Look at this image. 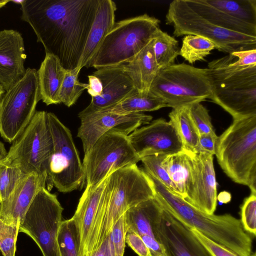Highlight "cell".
Returning a JSON list of instances; mask_svg holds the SVG:
<instances>
[{"mask_svg": "<svg viewBox=\"0 0 256 256\" xmlns=\"http://www.w3.org/2000/svg\"><path fill=\"white\" fill-rule=\"evenodd\" d=\"M162 210L155 196L130 208L124 214L126 232L132 231L140 236H148L156 240V228Z\"/></svg>", "mask_w": 256, "mask_h": 256, "instance_id": "23", "label": "cell"}, {"mask_svg": "<svg viewBox=\"0 0 256 256\" xmlns=\"http://www.w3.org/2000/svg\"><path fill=\"white\" fill-rule=\"evenodd\" d=\"M140 161L128 135L114 130L106 132L84 154L82 164L86 186H96L115 170Z\"/></svg>", "mask_w": 256, "mask_h": 256, "instance_id": "13", "label": "cell"}, {"mask_svg": "<svg viewBox=\"0 0 256 256\" xmlns=\"http://www.w3.org/2000/svg\"><path fill=\"white\" fill-rule=\"evenodd\" d=\"M20 224H7L0 219V250L3 256H15Z\"/></svg>", "mask_w": 256, "mask_h": 256, "instance_id": "37", "label": "cell"}, {"mask_svg": "<svg viewBox=\"0 0 256 256\" xmlns=\"http://www.w3.org/2000/svg\"><path fill=\"white\" fill-rule=\"evenodd\" d=\"M190 230L212 256H240L234 252L208 238L196 230ZM250 256H256V254L254 252Z\"/></svg>", "mask_w": 256, "mask_h": 256, "instance_id": "41", "label": "cell"}, {"mask_svg": "<svg viewBox=\"0 0 256 256\" xmlns=\"http://www.w3.org/2000/svg\"><path fill=\"white\" fill-rule=\"evenodd\" d=\"M164 156L155 154L142 158L140 161L144 166L143 169L158 180L174 194L180 196L176 186L170 179L166 170L161 164Z\"/></svg>", "mask_w": 256, "mask_h": 256, "instance_id": "35", "label": "cell"}, {"mask_svg": "<svg viewBox=\"0 0 256 256\" xmlns=\"http://www.w3.org/2000/svg\"><path fill=\"white\" fill-rule=\"evenodd\" d=\"M126 234L124 214L113 226L108 236L111 250L114 256H124L126 244Z\"/></svg>", "mask_w": 256, "mask_h": 256, "instance_id": "40", "label": "cell"}, {"mask_svg": "<svg viewBox=\"0 0 256 256\" xmlns=\"http://www.w3.org/2000/svg\"><path fill=\"white\" fill-rule=\"evenodd\" d=\"M176 186L180 196L185 198L189 176V164L186 150L164 156L161 162Z\"/></svg>", "mask_w": 256, "mask_h": 256, "instance_id": "29", "label": "cell"}, {"mask_svg": "<svg viewBox=\"0 0 256 256\" xmlns=\"http://www.w3.org/2000/svg\"><path fill=\"white\" fill-rule=\"evenodd\" d=\"M5 92L6 91L3 88V87L1 86V84H0V100L4 94Z\"/></svg>", "mask_w": 256, "mask_h": 256, "instance_id": "49", "label": "cell"}, {"mask_svg": "<svg viewBox=\"0 0 256 256\" xmlns=\"http://www.w3.org/2000/svg\"><path fill=\"white\" fill-rule=\"evenodd\" d=\"M156 234L166 256H212L190 228L164 208Z\"/></svg>", "mask_w": 256, "mask_h": 256, "instance_id": "18", "label": "cell"}, {"mask_svg": "<svg viewBox=\"0 0 256 256\" xmlns=\"http://www.w3.org/2000/svg\"><path fill=\"white\" fill-rule=\"evenodd\" d=\"M152 49L159 69L174 64L180 53L178 41L160 29L154 38Z\"/></svg>", "mask_w": 256, "mask_h": 256, "instance_id": "30", "label": "cell"}, {"mask_svg": "<svg viewBox=\"0 0 256 256\" xmlns=\"http://www.w3.org/2000/svg\"><path fill=\"white\" fill-rule=\"evenodd\" d=\"M155 37L130 62L123 64L136 88L142 94L149 92L152 83L160 70L152 49Z\"/></svg>", "mask_w": 256, "mask_h": 256, "instance_id": "25", "label": "cell"}, {"mask_svg": "<svg viewBox=\"0 0 256 256\" xmlns=\"http://www.w3.org/2000/svg\"><path fill=\"white\" fill-rule=\"evenodd\" d=\"M26 175L18 168L0 162V204L10 196Z\"/></svg>", "mask_w": 256, "mask_h": 256, "instance_id": "36", "label": "cell"}, {"mask_svg": "<svg viewBox=\"0 0 256 256\" xmlns=\"http://www.w3.org/2000/svg\"><path fill=\"white\" fill-rule=\"evenodd\" d=\"M189 113L199 134L214 132L208 112L200 102L189 105Z\"/></svg>", "mask_w": 256, "mask_h": 256, "instance_id": "39", "label": "cell"}, {"mask_svg": "<svg viewBox=\"0 0 256 256\" xmlns=\"http://www.w3.org/2000/svg\"><path fill=\"white\" fill-rule=\"evenodd\" d=\"M107 177L96 186H86L72 218L80 234V256H90L97 248L102 223V193Z\"/></svg>", "mask_w": 256, "mask_h": 256, "instance_id": "15", "label": "cell"}, {"mask_svg": "<svg viewBox=\"0 0 256 256\" xmlns=\"http://www.w3.org/2000/svg\"><path fill=\"white\" fill-rule=\"evenodd\" d=\"M144 172L152 183L155 197L162 208L179 221L240 256H250L252 253V238L240 219L228 214L215 215L202 212Z\"/></svg>", "mask_w": 256, "mask_h": 256, "instance_id": "3", "label": "cell"}, {"mask_svg": "<svg viewBox=\"0 0 256 256\" xmlns=\"http://www.w3.org/2000/svg\"><path fill=\"white\" fill-rule=\"evenodd\" d=\"M212 6L227 14L256 25V0H206Z\"/></svg>", "mask_w": 256, "mask_h": 256, "instance_id": "31", "label": "cell"}, {"mask_svg": "<svg viewBox=\"0 0 256 256\" xmlns=\"http://www.w3.org/2000/svg\"><path fill=\"white\" fill-rule=\"evenodd\" d=\"M217 200L222 203L226 204L231 200L230 194L226 192H222L217 196Z\"/></svg>", "mask_w": 256, "mask_h": 256, "instance_id": "46", "label": "cell"}, {"mask_svg": "<svg viewBox=\"0 0 256 256\" xmlns=\"http://www.w3.org/2000/svg\"><path fill=\"white\" fill-rule=\"evenodd\" d=\"M66 72L55 56L46 54L37 73L40 100L46 105L60 104L59 94Z\"/></svg>", "mask_w": 256, "mask_h": 256, "instance_id": "24", "label": "cell"}, {"mask_svg": "<svg viewBox=\"0 0 256 256\" xmlns=\"http://www.w3.org/2000/svg\"><path fill=\"white\" fill-rule=\"evenodd\" d=\"M46 116L54 142L46 189L50 192L54 186L64 193L81 189L86 182L85 174L70 130L54 114L46 112Z\"/></svg>", "mask_w": 256, "mask_h": 256, "instance_id": "9", "label": "cell"}, {"mask_svg": "<svg viewBox=\"0 0 256 256\" xmlns=\"http://www.w3.org/2000/svg\"><path fill=\"white\" fill-rule=\"evenodd\" d=\"M218 138V136L216 134L215 131L200 134L198 139L200 152H206L212 156L215 154Z\"/></svg>", "mask_w": 256, "mask_h": 256, "instance_id": "43", "label": "cell"}, {"mask_svg": "<svg viewBox=\"0 0 256 256\" xmlns=\"http://www.w3.org/2000/svg\"><path fill=\"white\" fill-rule=\"evenodd\" d=\"M152 118L144 113L118 114L96 112L80 118L77 136L86 154L104 134L114 130L129 135L140 126L148 124Z\"/></svg>", "mask_w": 256, "mask_h": 256, "instance_id": "17", "label": "cell"}, {"mask_svg": "<svg viewBox=\"0 0 256 256\" xmlns=\"http://www.w3.org/2000/svg\"><path fill=\"white\" fill-rule=\"evenodd\" d=\"M24 40L14 30H0V84L8 90L24 75Z\"/></svg>", "mask_w": 256, "mask_h": 256, "instance_id": "20", "label": "cell"}, {"mask_svg": "<svg viewBox=\"0 0 256 256\" xmlns=\"http://www.w3.org/2000/svg\"><path fill=\"white\" fill-rule=\"evenodd\" d=\"M166 24H172L174 35H195L211 41L218 50L234 52L256 49V36L230 30L218 26L197 14L184 0H174L168 7Z\"/></svg>", "mask_w": 256, "mask_h": 256, "instance_id": "8", "label": "cell"}, {"mask_svg": "<svg viewBox=\"0 0 256 256\" xmlns=\"http://www.w3.org/2000/svg\"><path fill=\"white\" fill-rule=\"evenodd\" d=\"M126 244L138 256H152L141 236L132 231H127L126 234Z\"/></svg>", "mask_w": 256, "mask_h": 256, "instance_id": "42", "label": "cell"}, {"mask_svg": "<svg viewBox=\"0 0 256 256\" xmlns=\"http://www.w3.org/2000/svg\"><path fill=\"white\" fill-rule=\"evenodd\" d=\"M210 98L233 120L256 116V64L246 51L234 52L208 64Z\"/></svg>", "mask_w": 256, "mask_h": 256, "instance_id": "2", "label": "cell"}, {"mask_svg": "<svg viewBox=\"0 0 256 256\" xmlns=\"http://www.w3.org/2000/svg\"><path fill=\"white\" fill-rule=\"evenodd\" d=\"M240 222L244 230L254 236L256 234V194L251 193L241 206Z\"/></svg>", "mask_w": 256, "mask_h": 256, "instance_id": "38", "label": "cell"}, {"mask_svg": "<svg viewBox=\"0 0 256 256\" xmlns=\"http://www.w3.org/2000/svg\"><path fill=\"white\" fill-rule=\"evenodd\" d=\"M58 244L60 256H80V234L72 218L62 221Z\"/></svg>", "mask_w": 256, "mask_h": 256, "instance_id": "33", "label": "cell"}, {"mask_svg": "<svg viewBox=\"0 0 256 256\" xmlns=\"http://www.w3.org/2000/svg\"><path fill=\"white\" fill-rule=\"evenodd\" d=\"M128 137L140 159L155 154H173L185 150L174 125L162 118L136 128Z\"/></svg>", "mask_w": 256, "mask_h": 256, "instance_id": "16", "label": "cell"}, {"mask_svg": "<svg viewBox=\"0 0 256 256\" xmlns=\"http://www.w3.org/2000/svg\"><path fill=\"white\" fill-rule=\"evenodd\" d=\"M168 106L164 100L150 92L142 94L137 92L116 105L98 112L125 114L154 111Z\"/></svg>", "mask_w": 256, "mask_h": 256, "instance_id": "27", "label": "cell"}, {"mask_svg": "<svg viewBox=\"0 0 256 256\" xmlns=\"http://www.w3.org/2000/svg\"><path fill=\"white\" fill-rule=\"evenodd\" d=\"M215 48V46L208 39L198 36L186 35L182 38L179 55L190 64L204 60L205 57Z\"/></svg>", "mask_w": 256, "mask_h": 256, "instance_id": "32", "label": "cell"}, {"mask_svg": "<svg viewBox=\"0 0 256 256\" xmlns=\"http://www.w3.org/2000/svg\"><path fill=\"white\" fill-rule=\"evenodd\" d=\"M46 180L34 173L24 176L10 196L0 204V219L7 224H20L37 193L46 188Z\"/></svg>", "mask_w": 256, "mask_h": 256, "instance_id": "21", "label": "cell"}, {"mask_svg": "<svg viewBox=\"0 0 256 256\" xmlns=\"http://www.w3.org/2000/svg\"><path fill=\"white\" fill-rule=\"evenodd\" d=\"M40 100L37 70L28 68L24 76L0 100V134L5 140L11 143L20 135Z\"/></svg>", "mask_w": 256, "mask_h": 256, "instance_id": "11", "label": "cell"}, {"mask_svg": "<svg viewBox=\"0 0 256 256\" xmlns=\"http://www.w3.org/2000/svg\"><path fill=\"white\" fill-rule=\"evenodd\" d=\"M92 74L101 80L102 90L100 96L92 98L90 104L79 112L80 119L110 108L138 92L123 64L99 68Z\"/></svg>", "mask_w": 256, "mask_h": 256, "instance_id": "19", "label": "cell"}, {"mask_svg": "<svg viewBox=\"0 0 256 256\" xmlns=\"http://www.w3.org/2000/svg\"><path fill=\"white\" fill-rule=\"evenodd\" d=\"M154 196L152 181L136 164L111 172L102 194V223L96 249L127 210Z\"/></svg>", "mask_w": 256, "mask_h": 256, "instance_id": "5", "label": "cell"}, {"mask_svg": "<svg viewBox=\"0 0 256 256\" xmlns=\"http://www.w3.org/2000/svg\"><path fill=\"white\" fill-rule=\"evenodd\" d=\"M80 70L78 68L72 70H66L59 94V99L60 104L68 107L75 104L86 89L87 84L80 82L78 78Z\"/></svg>", "mask_w": 256, "mask_h": 256, "instance_id": "34", "label": "cell"}, {"mask_svg": "<svg viewBox=\"0 0 256 256\" xmlns=\"http://www.w3.org/2000/svg\"><path fill=\"white\" fill-rule=\"evenodd\" d=\"M149 92L162 98L172 108L200 102L212 95L206 68L186 64L160 69Z\"/></svg>", "mask_w": 256, "mask_h": 256, "instance_id": "7", "label": "cell"}, {"mask_svg": "<svg viewBox=\"0 0 256 256\" xmlns=\"http://www.w3.org/2000/svg\"></svg>", "mask_w": 256, "mask_h": 256, "instance_id": "50", "label": "cell"}, {"mask_svg": "<svg viewBox=\"0 0 256 256\" xmlns=\"http://www.w3.org/2000/svg\"><path fill=\"white\" fill-rule=\"evenodd\" d=\"M63 210L57 196L42 188L20 222L19 232L30 236L43 256H60L58 234Z\"/></svg>", "mask_w": 256, "mask_h": 256, "instance_id": "12", "label": "cell"}, {"mask_svg": "<svg viewBox=\"0 0 256 256\" xmlns=\"http://www.w3.org/2000/svg\"><path fill=\"white\" fill-rule=\"evenodd\" d=\"M98 0H24L22 18L34 30L46 54L67 70L78 66L94 20Z\"/></svg>", "mask_w": 256, "mask_h": 256, "instance_id": "1", "label": "cell"}, {"mask_svg": "<svg viewBox=\"0 0 256 256\" xmlns=\"http://www.w3.org/2000/svg\"><path fill=\"white\" fill-rule=\"evenodd\" d=\"M10 2L9 0H0V9Z\"/></svg>", "mask_w": 256, "mask_h": 256, "instance_id": "48", "label": "cell"}, {"mask_svg": "<svg viewBox=\"0 0 256 256\" xmlns=\"http://www.w3.org/2000/svg\"><path fill=\"white\" fill-rule=\"evenodd\" d=\"M90 256H114L108 236Z\"/></svg>", "mask_w": 256, "mask_h": 256, "instance_id": "45", "label": "cell"}, {"mask_svg": "<svg viewBox=\"0 0 256 256\" xmlns=\"http://www.w3.org/2000/svg\"><path fill=\"white\" fill-rule=\"evenodd\" d=\"M8 152L4 144L0 141V162L2 161L6 156Z\"/></svg>", "mask_w": 256, "mask_h": 256, "instance_id": "47", "label": "cell"}, {"mask_svg": "<svg viewBox=\"0 0 256 256\" xmlns=\"http://www.w3.org/2000/svg\"><path fill=\"white\" fill-rule=\"evenodd\" d=\"M170 121L175 126L186 150L200 152L199 134L189 113V105L172 108L168 114Z\"/></svg>", "mask_w": 256, "mask_h": 256, "instance_id": "28", "label": "cell"}, {"mask_svg": "<svg viewBox=\"0 0 256 256\" xmlns=\"http://www.w3.org/2000/svg\"><path fill=\"white\" fill-rule=\"evenodd\" d=\"M88 78V82L86 88L88 92L92 98L100 96L102 90V85L100 79L94 74L89 75Z\"/></svg>", "mask_w": 256, "mask_h": 256, "instance_id": "44", "label": "cell"}, {"mask_svg": "<svg viewBox=\"0 0 256 256\" xmlns=\"http://www.w3.org/2000/svg\"><path fill=\"white\" fill-rule=\"evenodd\" d=\"M160 22L146 14L115 22L87 68L98 70L128 62L156 36Z\"/></svg>", "mask_w": 256, "mask_h": 256, "instance_id": "6", "label": "cell"}, {"mask_svg": "<svg viewBox=\"0 0 256 256\" xmlns=\"http://www.w3.org/2000/svg\"><path fill=\"white\" fill-rule=\"evenodd\" d=\"M116 6L112 0H98L96 16L78 67H88L105 37L115 23Z\"/></svg>", "mask_w": 256, "mask_h": 256, "instance_id": "22", "label": "cell"}, {"mask_svg": "<svg viewBox=\"0 0 256 256\" xmlns=\"http://www.w3.org/2000/svg\"><path fill=\"white\" fill-rule=\"evenodd\" d=\"M189 176L184 200L206 214H214L217 204V184L213 156L186 150Z\"/></svg>", "mask_w": 256, "mask_h": 256, "instance_id": "14", "label": "cell"}, {"mask_svg": "<svg viewBox=\"0 0 256 256\" xmlns=\"http://www.w3.org/2000/svg\"><path fill=\"white\" fill-rule=\"evenodd\" d=\"M54 142L45 111H36L0 162L18 168L24 174L47 177Z\"/></svg>", "mask_w": 256, "mask_h": 256, "instance_id": "10", "label": "cell"}, {"mask_svg": "<svg viewBox=\"0 0 256 256\" xmlns=\"http://www.w3.org/2000/svg\"><path fill=\"white\" fill-rule=\"evenodd\" d=\"M215 155L233 182L256 194V116L233 120L218 136Z\"/></svg>", "mask_w": 256, "mask_h": 256, "instance_id": "4", "label": "cell"}, {"mask_svg": "<svg viewBox=\"0 0 256 256\" xmlns=\"http://www.w3.org/2000/svg\"><path fill=\"white\" fill-rule=\"evenodd\" d=\"M194 12L212 23L225 29L256 36V25L232 16L208 4L206 0H184Z\"/></svg>", "mask_w": 256, "mask_h": 256, "instance_id": "26", "label": "cell"}]
</instances>
